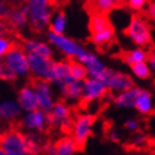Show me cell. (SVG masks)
I'll use <instances>...</instances> for the list:
<instances>
[{
  "instance_id": "obj_1",
  "label": "cell",
  "mask_w": 155,
  "mask_h": 155,
  "mask_svg": "<svg viewBox=\"0 0 155 155\" xmlns=\"http://www.w3.org/2000/svg\"><path fill=\"white\" fill-rule=\"evenodd\" d=\"M25 6L30 28L36 32L45 31L54 12L52 0H30Z\"/></svg>"
},
{
  "instance_id": "obj_2",
  "label": "cell",
  "mask_w": 155,
  "mask_h": 155,
  "mask_svg": "<svg viewBox=\"0 0 155 155\" xmlns=\"http://www.w3.org/2000/svg\"><path fill=\"white\" fill-rule=\"evenodd\" d=\"M0 150L8 155H32L26 134L13 129L0 135Z\"/></svg>"
},
{
  "instance_id": "obj_3",
  "label": "cell",
  "mask_w": 155,
  "mask_h": 155,
  "mask_svg": "<svg viewBox=\"0 0 155 155\" xmlns=\"http://www.w3.org/2000/svg\"><path fill=\"white\" fill-rule=\"evenodd\" d=\"M47 41L53 49H57L60 53L70 60H78L87 51L83 45H81L77 40L65 36L50 32L47 33Z\"/></svg>"
},
{
  "instance_id": "obj_4",
  "label": "cell",
  "mask_w": 155,
  "mask_h": 155,
  "mask_svg": "<svg viewBox=\"0 0 155 155\" xmlns=\"http://www.w3.org/2000/svg\"><path fill=\"white\" fill-rule=\"evenodd\" d=\"M2 62L16 75L17 79L30 74L28 54L21 48V45H13L8 51V53L3 57Z\"/></svg>"
},
{
  "instance_id": "obj_5",
  "label": "cell",
  "mask_w": 155,
  "mask_h": 155,
  "mask_svg": "<svg viewBox=\"0 0 155 155\" xmlns=\"http://www.w3.org/2000/svg\"><path fill=\"white\" fill-rule=\"evenodd\" d=\"M124 33L132 40L134 45H139V48H144L152 41L149 25L139 16H133L130 19L129 25L124 29Z\"/></svg>"
},
{
  "instance_id": "obj_6",
  "label": "cell",
  "mask_w": 155,
  "mask_h": 155,
  "mask_svg": "<svg viewBox=\"0 0 155 155\" xmlns=\"http://www.w3.org/2000/svg\"><path fill=\"white\" fill-rule=\"evenodd\" d=\"M99 81L105 85L107 90L116 91L119 93L134 87V82L130 75L107 68L99 78Z\"/></svg>"
},
{
  "instance_id": "obj_7",
  "label": "cell",
  "mask_w": 155,
  "mask_h": 155,
  "mask_svg": "<svg viewBox=\"0 0 155 155\" xmlns=\"http://www.w3.org/2000/svg\"><path fill=\"white\" fill-rule=\"evenodd\" d=\"M95 122V116L90 114H83L78 116L72 123V139L77 143L79 151L82 150L87 143L89 136L92 133V127Z\"/></svg>"
},
{
  "instance_id": "obj_8",
  "label": "cell",
  "mask_w": 155,
  "mask_h": 155,
  "mask_svg": "<svg viewBox=\"0 0 155 155\" xmlns=\"http://www.w3.org/2000/svg\"><path fill=\"white\" fill-rule=\"evenodd\" d=\"M49 126H59L63 131H69L72 127L71 110L64 102L54 103L52 110L47 113Z\"/></svg>"
},
{
  "instance_id": "obj_9",
  "label": "cell",
  "mask_w": 155,
  "mask_h": 155,
  "mask_svg": "<svg viewBox=\"0 0 155 155\" xmlns=\"http://www.w3.org/2000/svg\"><path fill=\"white\" fill-rule=\"evenodd\" d=\"M32 87L36 92L39 110L45 113H49L55 103L51 84L45 80H35Z\"/></svg>"
},
{
  "instance_id": "obj_10",
  "label": "cell",
  "mask_w": 155,
  "mask_h": 155,
  "mask_svg": "<svg viewBox=\"0 0 155 155\" xmlns=\"http://www.w3.org/2000/svg\"><path fill=\"white\" fill-rule=\"evenodd\" d=\"M107 92V89L101 81L92 78H87L82 82V92L80 99L84 103H90L102 99Z\"/></svg>"
},
{
  "instance_id": "obj_11",
  "label": "cell",
  "mask_w": 155,
  "mask_h": 155,
  "mask_svg": "<svg viewBox=\"0 0 155 155\" xmlns=\"http://www.w3.org/2000/svg\"><path fill=\"white\" fill-rule=\"evenodd\" d=\"M53 59L42 58L39 55L28 54V62H29V71L36 80L47 81L50 69L53 63Z\"/></svg>"
},
{
  "instance_id": "obj_12",
  "label": "cell",
  "mask_w": 155,
  "mask_h": 155,
  "mask_svg": "<svg viewBox=\"0 0 155 155\" xmlns=\"http://www.w3.org/2000/svg\"><path fill=\"white\" fill-rule=\"evenodd\" d=\"M21 48L27 54H35L47 59H53V48L48 41L38 38L26 39L21 45Z\"/></svg>"
},
{
  "instance_id": "obj_13",
  "label": "cell",
  "mask_w": 155,
  "mask_h": 155,
  "mask_svg": "<svg viewBox=\"0 0 155 155\" xmlns=\"http://www.w3.org/2000/svg\"><path fill=\"white\" fill-rule=\"evenodd\" d=\"M77 61L82 63L85 67L87 71V78H92V79H97V80H99L101 74L107 69L105 64L101 61L95 53L87 51V50L78 59Z\"/></svg>"
},
{
  "instance_id": "obj_14",
  "label": "cell",
  "mask_w": 155,
  "mask_h": 155,
  "mask_svg": "<svg viewBox=\"0 0 155 155\" xmlns=\"http://www.w3.org/2000/svg\"><path fill=\"white\" fill-rule=\"evenodd\" d=\"M5 22L7 28H10L13 31H22L29 26L28 23V16H27L26 6L11 8L8 15L5 18Z\"/></svg>"
},
{
  "instance_id": "obj_15",
  "label": "cell",
  "mask_w": 155,
  "mask_h": 155,
  "mask_svg": "<svg viewBox=\"0 0 155 155\" xmlns=\"http://www.w3.org/2000/svg\"><path fill=\"white\" fill-rule=\"evenodd\" d=\"M17 103L19 104L21 110L28 112L38 110V101H37L36 92L33 90L32 83L23 85L18 92L17 97Z\"/></svg>"
},
{
  "instance_id": "obj_16",
  "label": "cell",
  "mask_w": 155,
  "mask_h": 155,
  "mask_svg": "<svg viewBox=\"0 0 155 155\" xmlns=\"http://www.w3.org/2000/svg\"><path fill=\"white\" fill-rule=\"evenodd\" d=\"M22 125L28 130L43 132L48 127V116L41 110H35L28 112L22 119Z\"/></svg>"
},
{
  "instance_id": "obj_17",
  "label": "cell",
  "mask_w": 155,
  "mask_h": 155,
  "mask_svg": "<svg viewBox=\"0 0 155 155\" xmlns=\"http://www.w3.org/2000/svg\"><path fill=\"white\" fill-rule=\"evenodd\" d=\"M70 79L71 77L69 73V61H53L47 78V82L60 87L62 83Z\"/></svg>"
},
{
  "instance_id": "obj_18",
  "label": "cell",
  "mask_w": 155,
  "mask_h": 155,
  "mask_svg": "<svg viewBox=\"0 0 155 155\" xmlns=\"http://www.w3.org/2000/svg\"><path fill=\"white\" fill-rule=\"evenodd\" d=\"M21 114V109L16 101L6 100L0 102V120L5 122H12Z\"/></svg>"
},
{
  "instance_id": "obj_19",
  "label": "cell",
  "mask_w": 155,
  "mask_h": 155,
  "mask_svg": "<svg viewBox=\"0 0 155 155\" xmlns=\"http://www.w3.org/2000/svg\"><path fill=\"white\" fill-rule=\"evenodd\" d=\"M60 89L62 97H64L65 100H78L81 97V92H82V82L75 81L73 79L65 81L64 83H62L60 87H58Z\"/></svg>"
},
{
  "instance_id": "obj_20",
  "label": "cell",
  "mask_w": 155,
  "mask_h": 155,
  "mask_svg": "<svg viewBox=\"0 0 155 155\" xmlns=\"http://www.w3.org/2000/svg\"><path fill=\"white\" fill-rule=\"evenodd\" d=\"M89 3L93 12L107 16L114 9L122 6L124 3V0H89Z\"/></svg>"
},
{
  "instance_id": "obj_21",
  "label": "cell",
  "mask_w": 155,
  "mask_h": 155,
  "mask_svg": "<svg viewBox=\"0 0 155 155\" xmlns=\"http://www.w3.org/2000/svg\"><path fill=\"white\" fill-rule=\"evenodd\" d=\"M68 27V17L67 13L62 10L54 11L49 23V31L57 35H64Z\"/></svg>"
},
{
  "instance_id": "obj_22",
  "label": "cell",
  "mask_w": 155,
  "mask_h": 155,
  "mask_svg": "<svg viewBox=\"0 0 155 155\" xmlns=\"http://www.w3.org/2000/svg\"><path fill=\"white\" fill-rule=\"evenodd\" d=\"M134 107L139 111L140 113L149 115L153 112V101L152 95L149 91L146 90H140L137 97H136Z\"/></svg>"
},
{
  "instance_id": "obj_23",
  "label": "cell",
  "mask_w": 155,
  "mask_h": 155,
  "mask_svg": "<svg viewBox=\"0 0 155 155\" xmlns=\"http://www.w3.org/2000/svg\"><path fill=\"white\" fill-rule=\"evenodd\" d=\"M110 27H112V23H111L110 18L107 15L95 12L91 13L90 20H89V30H90L91 35L100 32Z\"/></svg>"
},
{
  "instance_id": "obj_24",
  "label": "cell",
  "mask_w": 155,
  "mask_h": 155,
  "mask_svg": "<svg viewBox=\"0 0 155 155\" xmlns=\"http://www.w3.org/2000/svg\"><path fill=\"white\" fill-rule=\"evenodd\" d=\"M53 149L57 155H73L77 151H79L74 140L69 136L58 140L53 144Z\"/></svg>"
},
{
  "instance_id": "obj_25",
  "label": "cell",
  "mask_w": 155,
  "mask_h": 155,
  "mask_svg": "<svg viewBox=\"0 0 155 155\" xmlns=\"http://www.w3.org/2000/svg\"><path fill=\"white\" fill-rule=\"evenodd\" d=\"M139 87H132L130 90H126L124 92H121L115 97L114 103L119 107H134L136 97L139 94Z\"/></svg>"
},
{
  "instance_id": "obj_26",
  "label": "cell",
  "mask_w": 155,
  "mask_h": 155,
  "mask_svg": "<svg viewBox=\"0 0 155 155\" xmlns=\"http://www.w3.org/2000/svg\"><path fill=\"white\" fill-rule=\"evenodd\" d=\"M149 53L144 50L143 48H136L133 49L131 51H126L121 54V58L126 64H129L130 67L135 63H140V62H145L147 60Z\"/></svg>"
},
{
  "instance_id": "obj_27",
  "label": "cell",
  "mask_w": 155,
  "mask_h": 155,
  "mask_svg": "<svg viewBox=\"0 0 155 155\" xmlns=\"http://www.w3.org/2000/svg\"><path fill=\"white\" fill-rule=\"evenodd\" d=\"M114 37H115V30L112 26L110 28L102 30L100 32L91 35V41L93 45H97V47H103V45L110 43L114 39Z\"/></svg>"
},
{
  "instance_id": "obj_28",
  "label": "cell",
  "mask_w": 155,
  "mask_h": 155,
  "mask_svg": "<svg viewBox=\"0 0 155 155\" xmlns=\"http://www.w3.org/2000/svg\"><path fill=\"white\" fill-rule=\"evenodd\" d=\"M69 73L73 80L79 82H83L87 78V71L85 67L82 63L78 62L77 60L69 61Z\"/></svg>"
},
{
  "instance_id": "obj_29",
  "label": "cell",
  "mask_w": 155,
  "mask_h": 155,
  "mask_svg": "<svg viewBox=\"0 0 155 155\" xmlns=\"http://www.w3.org/2000/svg\"><path fill=\"white\" fill-rule=\"evenodd\" d=\"M131 70H132L133 74L135 75L136 78L142 79V80L149 79L151 77V69H150L149 64L146 63V61L131 65Z\"/></svg>"
},
{
  "instance_id": "obj_30",
  "label": "cell",
  "mask_w": 155,
  "mask_h": 155,
  "mask_svg": "<svg viewBox=\"0 0 155 155\" xmlns=\"http://www.w3.org/2000/svg\"><path fill=\"white\" fill-rule=\"evenodd\" d=\"M13 45H15V41L8 35L0 37V60H2L3 57L8 53V51Z\"/></svg>"
},
{
  "instance_id": "obj_31",
  "label": "cell",
  "mask_w": 155,
  "mask_h": 155,
  "mask_svg": "<svg viewBox=\"0 0 155 155\" xmlns=\"http://www.w3.org/2000/svg\"><path fill=\"white\" fill-rule=\"evenodd\" d=\"M0 80L5 82H12L17 80L16 75L7 68V65L3 63L2 60H0Z\"/></svg>"
},
{
  "instance_id": "obj_32",
  "label": "cell",
  "mask_w": 155,
  "mask_h": 155,
  "mask_svg": "<svg viewBox=\"0 0 155 155\" xmlns=\"http://www.w3.org/2000/svg\"><path fill=\"white\" fill-rule=\"evenodd\" d=\"M124 1L133 11H142L149 5V0H124Z\"/></svg>"
},
{
  "instance_id": "obj_33",
  "label": "cell",
  "mask_w": 155,
  "mask_h": 155,
  "mask_svg": "<svg viewBox=\"0 0 155 155\" xmlns=\"http://www.w3.org/2000/svg\"><path fill=\"white\" fill-rule=\"evenodd\" d=\"M11 7L9 6L7 0H0V19H5Z\"/></svg>"
},
{
  "instance_id": "obj_34",
  "label": "cell",
  "mask_w": 155,
  "mask_h": 155,
  "mask_svg": "<svg viewBox=\"0 0 155 155\" xmlns=\"http://www.w3.org/2000/svg\"><path fill=\"white\" fill-rule=\"evenodd\" d=\"M125 127L130 131H135L139 129V122L136 120H129L125 122Z\"/></svg>"
},
{
  "instance_id": "obj_35",
  "label": "cell",
  "mask_w": 155,
  "mask_h": 155,
  "mask_svg": "<svg viewBox=\"0 0 155 155\" xmlns=\"http://www.w3.org/2000/svg\"><path fill=\"white\" fill-rule=\"evenodd\" d=\"M146 13H147V16H149L151 19L155 20V2H151L147 5Z\"/></svg>"
},
{
  "instance_id": "obj_36",
  "label": "cell",
  "mask_w": 155,
  "mask_h": 155,
  "mask_svg": "<svg viewBox=\"0 0 155 155\" xmlns=\"http://www.w3.org/2000/svg\"><path fill=\"white\" fill-rule=\"evenodd\" d=\"M42 152H45V155H57L52 144H45V145H43Z\"/></svg>"
},
{
  "instance_id": "obj_37",
  "label": "cell",
  "mask_w": 155,
  "mask_h": 155,
  "mask_svg": "<svg viewBox=\"0 0 155 155\" xmlns=\"http://www.w3.org/2000/svg\"><path fill=\"white\" fill-rule=\"evenodd\" d=\"M147 59H149V67L151 70H153V71L155 72V51L152 52V53H150L149 57H147Z\"/></svg>"
},
{
  "instance_id": "obj_38",
  "label": "cell",
  "mask_w": 155,
  "mask_h": 155,
  "mask_svg": "<svg viewBox=\"0 0 155 155\" xmlns=\"http://www.w3.org/2000/svg\"><path fill=\"white\" fill-rule=\"evenodd\" d=\"M7 32H8V28H7L6 22L3 19H0V37L6 36Z\"/></svg>"
},
{
  "instance_id": "obj_39",
  "label": "cell",
  "mask_w": 155,
  "mask_h": 155,
  "mask_svg": "<svg viewBox=\"0 0 155 155\" xmlns=\"http://www.w3.org/2000/svg\"><path fill=\"white\" fill-rule=\"evenodd\" d=\"M144 141H145V137H144V135H142V134H137V135L134 137V144H135V145H142L143 143H144Z\"/></svg>"
},
{
  "instance_id": "obj_40",
  "label": "cell",
  "mask_w": 155,
  "mask_h": 155,
  "mask_svg": "<svg viewBox=\"0 0 155 155\" xmlns=\"http://www.w3.org/2000/svg\"><path fill=\"white\" fill-rule=\"evenodd\" d=\"M110 139L112 140V141H114V142H117L119 141V135H117V133L116 132H112L110 134Z\"/></svg>"
},
{
  "instance_id": "obj_41",
  "label": "cell",
  "mask_w": 155,
  "mask_h": 155,
  "mask_svg": "<svg viewBox=\"0 0 155 155\" xmlns=\"http://www.w3.org/2000/svg\"><path fill=\"white\" fill-rule=\"evenodd\" d=\"M65 0H52V2L55 3V2H58V3H61V2H64Z\"/></svg>"
},
{
  "instance_id": "obj_42",
  "label": "cell",
  "mask_w": 155,
  "mask_h": 155,
  "mask_svg": "<svg viewBox=\"0 0 155 155\" xmlns=\"http://www.w3.org/2000/svg\"><path fill=\"white\" fill-rule=\"evenodd\" d=\"M151 145H152L153 147L155 149V139H153L152 141H151Z\"/></svg>"
},
{
  "instance_id": "obj_43",
  "label": "cell",
  "mask_w": 155,
  "mask_h": 155,
  "mask_svg": "<svg viewBox=\"0 0 155 155\" xmlns=\"http://www.w3.org/2000/svg\"><path fill=\"white\" fill-rule=\"evenodd\" d=\"M0 155H8V154H7V153H5L3 151H1V150H0Z\"/></svg>"
},
{
  "instance_id": "obj_44",
  "label": "cell",
  "mask_w": 155,
  "mask_h": 155,
  "mask_svg": "<svg viewBox=\"0 0 155 155\" xmlns=\"http://www.w3.org/2000/svg\"><path fill=\"white\" fill-rule=\"evenodd\" d=\"M22 1H23V2H25V3H27V2H29L30 0H22Z\"/></svg>"
},
{
  "instance_id": "obj_45",
  "label": "cell",
  "mask_w": 155,
  "mask_h": 155,
  "mask_svg": "<svg viewBox=\"0 0 155 155\" xmlns=\"http://www.w3.org/2000/svg\"><path fill=\"white\" fill-rule=\"evenodd\" d=\"M153 2H155V0H153Z\"/></svg>"
}]
</instances>
